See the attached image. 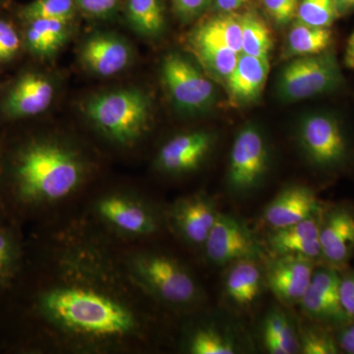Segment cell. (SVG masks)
<instances>
[{"label": "cell", "instance_id": "6da1fadb", "mask_svg": "<svg viewBox=\"0 0 354 354\" xmlns=\"http://www.w3.org/2000/svg\"><path fill=\"white\" fill-rule=\"evenodd\" d=\"M172 318L73 211L32 225L19 276L0 295V351L150 353L171 339Z\"/></svg>", "mask_w": 354, "mask_h": 354}, {"label": "cell", "instance_id": "7a4b0ae2", "mask_svg": "<svg viewBox=\"0 0 354 354\" xmlns=\"http://www.w3.org/2000/svg\"><path fill=\"white\" fill-rule=\"evenodd\" d=\"M100 179V164L82 142L31 133L0 145V195L12 223H46L75 211Z\"/></svg>", "mask_w": 354, "mask_h": 354}, {"label": "cell", "instance_id": "3957f363", "mask_svg": "<svg viewBox=\"0 0 354 354\" xmlns=\"http://www.w3.org/2000/svg\"><path fill=\"white\" fill-rule=\"evenodd\" d=\"M165 208L136 186L100 180L75 212L111 243L127 245L169 236Z\"/></svg>", "mask_w": 354, "mask_h": 354}, {"label": "cell", "instance_id": "277c9868", "mask_svg": "<svg viewBox=\"0 0 354 354\" xmlns=\"http://www.w3.org/2000/svg\"><path fill=\"white\" fill-rule=\"evenodd\" d=\"M162 239L115 245L130 276L158 306L174 318L198 313L204 306V288L189 263L160 244Z\"/></svg>", "mask_w": 354, "mask_h": 354}, {"label": "cell", "instance_id": "5b68a950", "mask_svg": "<svg viewBox=\"0 0 354 354\" xmlns=\"http://www.w3.org/2000/svg\"><path fill=\"white\" fill-rule=\"evenodd\" d=\"M93 131L121 153H134L152 128V102L137 88H120L94 95L85 104Z\"/></svg>", "mask_w": 354, "mask_h": 354}, {"label": "cell", "instance_id": "8992f818", "mask_svg": "<svg viewBox=\"0 0 354 354\" xmlns=\"http://www.w3.org/2000/svg\"><path fill=\"white\" fill-rule=\"evenodd\" d=\"M220 211L205 192L177 198L167 204L165 220L169 236L191 252H201Z\"/></svg>", "mask_w": 354, "mask_h": 354}, {"label": "cell", "instance_id": "52a82bcc", "mask_svg": "<svg viewBox=\"0 0 354 354\" xmlns=\"http://www.w3.org/2000/svg\"><path fill=\"white\" fill-rule=\"evenodd\" d=\"M341 81L332 53L304 55L292 60L279 74V94L286 101H301L333 90Z\"/></svg>", "mask_w": 354, "mask_h": 354}, {"label": "cell", "instance_id": "ba28073f", "mask_svg": "<svg viewBox=\"0 0 354 354\" xmlns=\"http://www.w3.org/2000/svg\"><path fill=\"white\" fill-rule=\"evenodd\" d=\"M200 253L209 264L225 266L241 260L258 261L264 256V249L241 218L218 213Z\"/></svg>", "mask_w": 354, "mask_h": 354}, {"label": "cell", "instance_id": "9c48e42d", "mask_svg": "<svg viewBox=\"0 0 354 354\" xmlns=\"http://www.w3.org/2000/svg\"><path fill=\"white\" fill-rule=\"evenodd\" d=\"M269 167V153L259 130L249 127L237 135L230 152L227 185L232 194L244 196L262 183Z\"/></svg>", "mask_w": 354, "mask_h": 354}, {"label": "cell", "instance_id": "30bf717a", "mask_svg": "<svg viewBox=\"0 0 354 354\" xmlns=\"http://www.w3.org/2000/svg\"><path fill=\"white\" fill-rule=\"evenodd\" d=\"M162 79L172 102L187 113L202 111L213 101V84L204 74L178 53H171L162 60Z\"/></svg>", "mask_w": 354, "mask_h": 354}, {"label": "cell", "instance_id": "8fae6325", "mask_svg": "<svg viewBox=\"0 0 354 354\" xmlns=\"http://www.w3.org/2000/svg\"><path fill=\"white\" fill-rule=\"evenodd\" d=\"M215 145V136L204 130L179 133L158 148L153 169L169 177L189 176L198 171Z\"/></svg>", "mask_w": 354, "mask_h": 354}, {"label": "cell", "instance_id": "7c38bea8", "mask_svg": "<svg viewBox=\"0 0 354 354\" xmlns=\"http://www.w3.org/2000/svg\"><path fill=\"white\" fill-rule=\"evenodd\" d=\"M299 142L310 162L320 169H334L348 158V142L342 128L327 114L305 118L300 124Z\"/></svg>", "mask_w": 354, "mask_h": 354}, {"label": "cell", "instance_id": "4fadbf2b", "mask_svg": "<svg viewBox=\"0 0 354 354\" xmlns=\"http://www.w3.org/2000/svg\"><path fill=\"white\" fill-rule=\"evenodd\" d=\"M55 93V86L48 77L38 72H25L7 88L0 102V113L8 121L34 118L48 109Z\"/></svg>", "mask_w": 354, "mask_h": 354}, {"label": "cell", "instance_id": "5bb4252c", "mask_svg": "<svg viewBox=\"0 0 354 354\" xmlns=\"http://www.w3.org/2000/svg\"><path fill=\"white\" fill-rule=\"evenodd\" d=\"M339 281L341 274L334 267L314 270L311 283L299 304L310 318L339 327L351 321L342 307Z\"/></svg>", "mask_w": 354, "mask_h": 354}, {"label": "cell", "instance_id": "9a60e30c", "mask_svg": "<svg viewBox=\"0 0 354 354\" xmlns=\"http://www.w3.org/2000/svg\"><path fill=\"white\" fill-rule=\"evenodd\" d=\"M322 258L328 266L341 270L354 253V209L337 205L328 209L321 221Z\"/></svg>", "mask_w": 354, "mask_h": 354}, {"label": "cell", "instance_id": "2e32d148", "mask_svg": "<svg viewBox=\"0 0 354 354\" xmlns=\"http://www.w3.org/2000/svg\"><path fill=\"white\" fill-rule=\"evenodd\" d=\"M314 272V261L299 256H277L266 272L268 288L279 301L300 304Z\"/></svg>", "mask_w": 354, "mask_h": 354}, {"label": "cell", "instance_id": "e0dca14e", "mask_svg": "<svg viewBox=\"0 0 354 354\" xmlns=\"http://www.w3.org/2000/svg\"><path fill=\"white\" fill-rule=\"evenodd\" d=\"M198 313L179 320L176 341L178 351L188 354L236 353L234 337L216 324L199 320Z\"/></svg>", "mask_w": 354, "mask_h": 354}, {"label": "cell", "instance_id": "ac0fdd59", "mask_svg": "<svg viewBox=\"0 0 354 354\" xmlns=\"http://www.w3.org/2000/svg\"><path fill=\"white\" fill-rule=\"evenodd\" d=\"M129 44L115 35L95 34L86 39L80 50L84 66L95 75H115L127 68L131 62Z\"/></svg>", "mask_w": 354, "mask_h": 354}, {"label": "cell", "instance_id": "d6986e66", "mask_svg": "<svg viewBox=\"0 0 354 354\" xmlns=\"http://www.w3.org/2000/svg\"><path fill=\"white\" fill-rule=\"evenodd\" d=\"M315 192L306 186L291 185L281 191L263 212V218L272 230L288 227L320 213Z\"/></svg>", "mask_w": 354, "mask_h": 354}, {"label": "cell", "instance_id": "ffe728a7", "mask_svg": "<svg viewBox=\"0 0 354 354\" xmlns=\"http://www.w3.org/2000/svg\"><path fill=\"white\" fill-rule=\"evenodd\" d=\"M321 214L288 227L272 230L268 239L277 256L291 255L315 261L322 257L320 243Z\"/></svg>", "mask_w": 354, "mask_h": 354}, {"label": "cell", "instance_id": "44dd1931", "mask_svg": "<svg viewBox=\"0 0 354 354\" xmlns=\"http://www.w3.org/2000/svg\"><path fill=\"white\" fill-rule=\"evenodd\" d=\"M269 71V58L243 53L227 79L230 97L239 102H250L257 99L264 90Z\"/></svg>", "mask_w": 354, "mask_h": 354}, {"label": "cell", "instance_id": "7402d4cb", "mask_svg": "<svg viewBox=\"0 0 354 354\" xmlns=\"http://www.w3.org/2000/svg\"><path fill=\"white\" fill-rule=\"evenodd\" d=\"M263 279L257 260L237 261L230 264L225 274V295L239 308H248L260 297Z\"/></svg>", "mask_w": 354, "mask_h": 354}, {"label": "cell", "instance_id": "603a6c76", "mask_svg": "<svg viewBox=\"0 0 354 354\" xmlns=\"http://www.w3.org/2000/svg\"><path fill=\"white\" fill-rule=\"evenodd\" d=\"M23 228L12 221L0 225V295L10 288L24 265L27 236Z\"/></svg>", "mask_w": 354, "mask_h": 354}, {"label": "cell", "instance_id": "cb8c5ba5", "mask_svg": "<svg viewBox=\"0 0 354 354\" xmlns=\"http://www.w3.org/2000/svg\"><path fill=\"white\" fill-rule=\"evenodd\" d=\"M69 23L50 19L28 21L23 36L26 48L37 57H53L68 39Z\"/></svg>", "mask_w": 354, "mask_h": 354}, {"label": "cell", "instance_id": "d4e9b609", "mask_svg": "<svg viewBox=\"0 0 354 354\" xmlns=\"http://www.w3.org/2000/svg\"><path fill=\"white\" fill-rule=\"evenodd\" d=\"M263 344L271 354L300 353L299 335L290 319L279 308L268 312L262 325Z\"/></svg>", "mask_w": 354, "mask_h": 354}, {"label": "cell", "instance_id": "484cf974", "mask_svg": "<svg viewBox=\"0 0 354 354\" xmlns=\"http://www.w3.org/2000/svg\"><path fill=\"white\" fill-rule=\"evenodd\" d=\"M191 48L200 62L216 76L227 79L239 60V53L194 30L189 39Z\"/></svg>", "mask_w": 354, "mask_h": 354}, {"label": "cell", "instance_id": "4316f807", "mask_svg": "<svg viewBox=\"0 0 354 354\" xmlns=\"http://www.w3.org/2000/svg\"><path fill=\"white\" fill-rule=\"evenodd\" d=\"M330 44L332 32L329 28L313 27L299 22L288 32V50L298 57L325 53Z\"/></svg>", "mask_w": 354, "mask_h": 354}, {"label": "cell", "instance_id": "83f0119b", "mask_svg": "<svg viewBox=\"0 0 354 354\" xmlns=\"http://www.w3.org/2000/svg\"><path fill=\"white\" fill-rule=\"evenodd\" d=\"M127 17L133 29L142 36L157 37L164 30L160 0H128Z\"/></svg>", "mask_w": 354, "mask_h": 354}, {"label": "cell", "instance_id": "f1b7e54d", "mask_svg": "<svg viewBox=\"0 0 354 354\" xmlns=\"http://www.w3.org/2000/svg\"><path fill=\"white\" fill-rule=\"evenodd\" d=\"M241 50L244 55L269 58L272 48V32L267 24L254 14L241 17Z\"/></svg>", "mask_w": 354, "mask_h": 354}, {"label": "cell", "instance_id": "f546056e", "mask_svg": "<svg viewBox=\"0 0 354 354\" xmlns=\"http://www.w3.org/2000/svg\"><path fill=\"white\" fill-rule=\"evenodd\" d=\"M195 30L237 53H242L241 18L232 15L218 16L203 23Z\"/></svg>", "mask_w": 354, "mask_h": 354}, {"label": "cell", "instance_id": "4dcf8cb0", "mask_svg": "<svg viewBox=\"0 0 354 354\" xmlns=\"http://www.w3.org/2000/svg\"><path fill=\"white\" fill-rule=\"evenodd\" d=\"M75 0H32L19 11L25 22L36 19L60 20L70 22L75 16Z\"/></svg>", "mask_w": 354, "mask_h": 354}, {"label": "cell", "instance_id": "1f68e13d", "mask_svg": "<svg viewBox=\"0 0 354 354\" xmlns=\"http://www.w3.org/2000/svg\"><path fill=\"white\" fill-rule=\"evenodd\" d=\"M335 0H301L298 6L299 22L313 27L329 28L339 17Z\"/></svg>", "mask_w": 354, "mask_h": 354}, {"label": "cell", "instance_id": "d6a6232c", "mask_svg": "<svg viewBox=\"0 0 354 354\" xmlns=\"http://www.w3.org/2000/svg\"><path fill=\"white\" fill-rule=\"evenodd\" d=\"M300 353L337 354L341 353L335 337L320 326H306L299 335Z\"/></svg>", "mask_w": 354, "mask_h": 354}, {"label": "cell", "instance_id": "836d02e7", "mask_svg": "<svg viewBox=\"0 0 354 354\" xmlns=\"http://www.w3.org/2000/svg\"><path fill=\"white\" fill-rule=\"evenodd\" d=\"M24 44L12 23L0 19V64L12 62L19 55Z\"/></svg>", "mask_w": 354, "mask_h": 354}, {"label": "cell", "instance_id": "e575fe53", "mask_svg": "<svg viewBox=\"0 0 354 354\" xmlns=\"http://www.w3.org/2000/svg\"><path fill=\"white\" fill-rule=\"evenodd\" d=\"M272 19L279 24H286L297 16L298 0H263Z\"/></svg>", "mask_w": 354, "mask_h": 354}, {"label": "cell", "instance_id": "d590c367", "mask_svg": "<svg viewBox=\"0 0 354 354\" xmlns=\"http://www.w3.org/2000/svg\"><path fill=\"white\" fill-rule=\"evenodd\" d=\"M76 6L93 17L111 15L120 4V0H75Z\"/></svg>", "mask_w": 354, "mask_h": 354}, {"label": "cell", "instance_id": "8d00e7d4", "mask_svg": "<svg viewBox=\"0 0 354 354\" xmlns=\"http://www.w3.org/2000/svg\"><path fill=\"white\" fill-rule=\"evenodd\" d=\"M339 299L342 309L349 320H354V272H346L341 276Z\"/></svg>", "mask_w": 354, "mask_h": 354}, {"label": "cell", "instance_id": "74e56055", "mask_svg": "<svg viewBox=\"0 0 354 354\" xmlns=\"http://www.w3.org/2000/svg\"><path fill=\"white\" fill-rule=\"evenodd\" d=\"M176 10L184 18H191L201 12L209 0H172Z\"/></svg>", "mask_w": 354, "mask_h": 354}, {"label": "cell", "instance_id": "f35d334b", "mask_svg": "<svg viewBox=\"0 0 354 354\" xmlns=\"http://www.w3.org/2000/svg\"><path fill=\"white\" fill-rule=\"evenodd\" d=\"M341 327L335 335L339 349L344 353L354 354V320L348 321Z\"/></svg>", "mask_w": 354, "mask_h": 354}, {"label": "cell", "instance_id": "ab89813d", "mask_svg": "<svg viewBox=\"0 0 354 354\" xmlns=\"http://www.w3.org/2000/svg\"><path fill=\"white\" fill-rule=\"evenodd\" d=\"M250 0H216V6L225 12H232L241 8L244 4L248 3Z\"/></svg>", "mask_w": 354, "mask_h": 354}, {"label": "cell", "instance_id": "60d3db41", "mask_svg": "<svg viewBox=\"0 0 354 354\" xmlns=\"http://www.w3.org/2000/svg\"><path fill=\"white\" fill-rule=\"evenodd\" d=\"M344 62L348 68L354 70V32L349 39L348 46H346V55H344Z\"/></svg>", "mask_w": 354, "mask_h": 354}, {"label": "cell", "instance_id": "b9f144b4", "mask_svg": "<svg viewBox=\"0 0 354 354\" xmlns=\"http://www.w3.org/2000/svg\"><path fill=\"white\" fill-rule=\"evenodd\" d=\"M10 221L6 206H4L3 200H2L1 195H0V225H6Z\"/></svg>", "mask_w": 354, "mask_h": 354}, {"label": "cell", "instance_id": "7bdbcfd3", "mask_svg": "<svg viewBox=\"0 0 354 354\" xmlns=\"http://www.w3.org/2000/svg\"><path fill=\"white\" fill-rule=\"evenodd\" d=\"M339 11L354 8V0H335Z\"/></svg>", "mask_w": 354, "mask_h": 354}]
</instances>
